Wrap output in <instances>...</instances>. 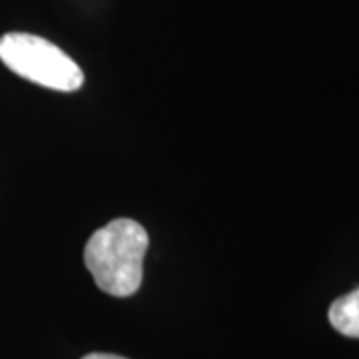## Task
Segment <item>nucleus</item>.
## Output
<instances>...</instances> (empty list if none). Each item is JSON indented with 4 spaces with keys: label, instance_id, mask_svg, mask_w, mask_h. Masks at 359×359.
I'll return each mask as SVG.
<instances>
[{
    "label": "nucleus",
    "instance_id": "4",
    "mask_svg": "<svg viewBox=\"0 0 359 359\" xmlns=\"http://www.w3.org/2000/svg\"><path fill=\"white\" fill-rule=\"evenodd\" d=\"M82 359H126L122 358V355H114V353H90L86 358Z\"/></svg>",
    "mask_w": 359,
    "mask_h": 359
},
{
    "label": "nucleus",
    "instance_id": "1",
    "mask_svg": "<svg viewBox=\"0 0 359 359\" xmlns=\"http://www.w3.org/2000/svg\"><path fill=\"white\" fill-rule=\"evenodd\" d=\"M150 238L138 222L118 218L90 236L84 264L106 294L128 297L140 290Z\"/></svg>",
    "mask_w": 359,
    "mask_h": 359
},
{
    "label": "nucleus",
    "instance_id": "2",
    "mask_svg": "<svg viewBox=\"0 0 359 359\" xmlns=\"http://www.w3.org/2000/svg\"><path fill=\"white\" fill-rule=\"evenodd\" d=\"M0 60L14 74L44 88L74 92L84 84L80 66L56 44L36 34L8 32L0 39Z\"/></svg>",
    "mask_w": 359,
    "mask_h": 359
},
{
    "label": "nucleus",
    "instance_id": "3",
    "mask_svg": "<svg viewBox=\"0 0 359 359\" xmlns=\"http://www.w3.org/2000/svg\"><path fill=\"white\" fill-rule=\"evenodd\" d=\"M330 323L346 337H359V287L337 297L330 308Z\"/></svg>",
    "mask_w": 359,
    "mask_h": 359
}]
</instances>
